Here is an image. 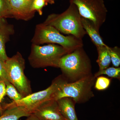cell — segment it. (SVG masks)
I'll list each match as a JSON object with an SVG mask.
<instances>
[{
	"mask_svg": "<svg viewBox=\"0 0 120 120\" xmlns=\"http://www.w3.org/2000/svg\"><path fill=\"white\" fill-rule=\"evenodd\" d=\"M58 68L68 83L76 82L92 74L91 60L83 46L63 56Z\"/></svg>",
	"mask_w": 120,
	"mask_h": 120,
	"instance_id": "cell-1",
	"label": "cell"
},
{
	"mask_svg": "<svg viewBox=\"0 0 120 120\" xmlns=\"http://www.w3.org/2000/svg\"><path fill=\"white\" fill-rule=\"evenodd\" d=\"M81 19L77 7L74 4H70L62 13L48 15L43 23L52 26L60 33L82 39L86 33L83 27Z\"/></svg>",
	"mask_w": 120,
	"mask_h": 120,
	"instance_id": "cell-2",
	"label": "cell"
},
{
	"mask_svg": "<svg viewBox=\"0 0 120 120\" xmlns=\"http://www.w3.org/2000/svg\"><path fill=\"white\" fill-rule=\"evenodd\" d=\"M31 41L32 44L38 45L45 43L56 44L70 53L83 46L82 39L72 35L64 36L53 27L43 23L36 26Z\"/></svg>",
	"mask_w": 120,
	"mask_h": 120,
	"instance_id": "cell-3",
	"label": "cell"
},
{
	"mask_svg": "<svg viewBox=\"0 0 120 120\" xmlns=\"http://www.w3.org/2000/svg\"><path fill=\"white\" fill-rule=\"evenodd\" d=\"M70 53L60 45L49 44L40 46L32 44L28 60L30 65L34 68H58L61 58Z\"/></svg>",
	"mask_w": 120,
	"mask_h": 120,
	"instance_id": "cell-4",
	"label": "cell"
},
{
	"mask_svg": "<svg viewBox=\"0 0 120 120\" xmlns=\"http://www.w3.org/2000/svg\"><path fill=\"white\" fill-rule=\"evenodd\" d=\"M96 79L94 75L88 76L72 82L64 83L55 93L54 99L57 101L64 97L71 98L76 103H85L94 97L92 88Z\"/></svg>",
	"mask_w": 120,
	"mask_h": 120,
	"instance_id": "cell-5",
	"label": "cell"
},
{
	"mask_svg": "<svg viewBox=\"0 0 120 120\" xmlns=\"http://www.w3.org/2000/svg\"><path fill=\"white\" fill-rule=\"evenodd\" d=\"M67 82L63 75H59L53 80L51 85L45 90L32 93L17 101L2 103V110L8 108L22 106L30 113H34L35 110L46 101L54 99V94L58 88L62 84Z\"/></svg>",
	"mask_w": 120,
	"mask_h": 120,
	"instance_id": "cell-6",
	"label": "cell"
},
{
	"mask_svg": "<svg viewBox=\"0 0 120 120\" xmlns=\"http://www.w3.org/2000/svg\"><path fill=\"white\" fill-rule=\"evenodd\" d=\"M9 81L13 84L23 97L32 94L30 82L24 73L26 61L19 52L4 62Z\"/></svg>",
	"mask_w": 120,
	"mask_h": 120,
	"instance_id": "cell-7",
	"label": "cell"
},
{
	"mask_svg": "<svg viewBox=\"0 0 120 120\" xmlns=\"http://www.w3.org/2000/svg\"><path fill=\"white\" fill-rule=\"evenodd\" d=\"M69 2L76 6L81 17L92 22L99 31L108 12L103 0H69Z\"/></svg>",
	"mask_w": 120,
	"mask_h": 120,
	"instance_id": "cell-8",
	"label": "cell"
},
{
	"mask_svg": "<svg viewBox=\"0 0 120 120\" xmlns=\"http://www.w3.org/2000/svg\"><path fill=\"white\" fill-rule=\"evenodd\" d=\"M34 0H11L9 3L13 18L28 21L34 16L35 12L32 10Z\"/></svg>",
	"mask_w": 120,
	"mask_h": 120,
	"instance_id": "cell-9",
	"label": "cell"
},
{
	"mask_svg": "<svg viewBox=\"0 0 120 120\" xmlns=\"http://www.w3.org/2000/svg\"><path fill=\"white\" fill-rule=\"evenodd\" d=\"M33 113L40 120H66L60 113L57 101L53 99L46 101Z\"/></svg>",
	"mask_w": 120,
	"mask_h": 120,
	"instance_id": "cell-10",
	"label": "cell"
},
{
	"mask_svg": "<svg viewBox=\"0 0 120 120\" xmlns=\"http://www.w3.org/2000/svg\"><path fill=\"white\" fill-rule=\"evenodd\" d=\"M56 101L60 113L65 120H78L75 109L76 103L73 99L64 97Z\"/></svg>",
	"mask_w": 120,
	"mask_h": 120,
	"instance_id": "cell-11",
	"label": "cell"
},
{
	"mask_svg": "<svg viewBox=\"0 0 120 120\" xmlns=\"http://www.w3.org/2000/svg\"><path fill=\"white\" fill-rule=\"evenodd\" d=\"M82 22L83 27L86 31L91 41L96 47L107 45L103 41L102 38L93 22L89 20L82 17Z\"/></svg>",
	"mask_w": 120,
	"mask_h": 120,
	"instance_id": "cell-12",
	"label": "cell"
},
{
	"mask_svg": "<svg viewBox=\"0 0 120 120\" xmlns=\"http://www.w3.org/2000/svg\"><path fill=\"white\" fill-rule=\"evenodd\" d=\"M15 32L14 26L11 24L0 28V60L5 62L8 58L5 50V44L9 40L10 36Z\"/></svg>",
	"mask_w": 120,
	"mask_h": 120,
	"instance_id": "cell-13",
	"label": "cell"
},
{
	"mask_svg": "<svg viewBox=\"0 0 120 120\" xmlns=\"http://www.w3.org/2000/svg\"><path fill=\"white\" fill-rule=\"evenodd\" d=\"M0 120H19L21 117L30 116V113L22 106H17L3 110Z\"/></svg>",
	"mask_w": 120,
	"mask_h": 120,
	"instance_id": "cell-14",
	"label": "cell"
},
{
	"mask_svg": "<svg viewBox=\"0 0 120 120\" xmlns=\"http://www.w3.org/2000/svg\"><path fill=\"white\" fill-rule=\"evenodd\" d=\"M108 46L97 47L98 57L97 62L99 67V70H102L109 67L111 62V58L108 50Z\"/></svg>",
	"mask_w": 120,
	"mask_h": 120,
	"instance_id": "cell-15",
	"label": "cell"
},
{
	"mask_svg": "<svg viewBox=\"0 0 120 120\" xmlns=\"http://www.w3.org/2000/svg\"><path fill=\"white\" fill-rule=\"evenodd\" d=\"M106 75L111 78L120 79V68L109 67L102 70H99L94 75L95 77L97 78L101 75Z\"/></svg>",
	"mask_w": 120,
	"mask_h": 120,
	"instance_id": "cell-16",
	"label": "cell"
},
{
	"mask_svg": "<svg viewBox=\"0 0 120 120\" xmlns=\"http://www.w3.org/2000/svg\"><path fill=\"white\" fill-rule=\"evenodd\" d=\"M5 84L6 86V95L12 100V101H17L23 98L13 84L10 82H8Z\"/></svg>",
	"mask_w": 120,
	"mask_h": 120,
	"instance_id": "cell-17",
	"label": "cell"
},
{
	"mask_svg": "<svg viewBox=\"0 0 120 120\" xmlns=\"http://www.w3.org/2000/svg\"><path fill=\"white\" fill-rule=\"evenodd\" d=\"M108 50L111 58V62L114 67L118 68L120 65V49L117 46L110 47Z\"/></svg>",
	"mask_w": 120,
	"mask_h": 120,
	"instance_id": "cell-18",
	"label": "cell"
},
{
	"mask_svg": "<svg viewBox=\"0 0 120 120\" xmlns=\"http://www.w3.org/2000/svg\"><path fill=\"white\" fill-rule=\"evenodd\" d=\"M97 78L94 86L97 90H104L109 87L111 82L110 79L103 76H99Z\"/></svg>",
	"mask_w": 120,
	"mask_h": 120,
	"instance_id": "cell-19",
	"label": "cell"
},
{
	"mask_svg": "<svg viewBox=\"0 0 120 120\" xmlns=\"http://www.w3.org/2000/svg\"><path fill=\"white\" fill-rule=\"evenodd\" d=\"M0 16L5 19L13 18L10 3L7 0H0Z\"/></svg>",
	"mask_w": 120,
	"mask_h": 120,
	"instance_id": "cell-20",
	"label": "cell"
},
{
	"mask_svg": "<svg viewBox=\"0 0 120 120\" xmlns=\"http://www.w3.org/2000/svg\"><path fill=\"white\" fill-rule=\"evenodd\" d=\"M47 4L44 0H34L32 3V10L37 11L40 15H42V9Z\"/></svg>",
	"mask_w": 120,
	"mask_h": 120,
	"instance_id": "cell-21",
	"label": "cell"
},
{
	"mask_svg": "<svg viewBox=\"0 0 120 120\" xmlns=\"http://www.w3.org/2000/svg\"><path fill=\"white\" fill-rule=\"evenodd\" d=\"M4 62L0 60V82H3L6 84L9 82L5 69Z\"/></svg>",
	"mask_w": 120,
	"mask_h": 120,
	"instance_id": "cell-22",
	"label": "cell"
},
{
	"mask_svg": "<svg viewBox=\"0 0 120 120\" xmlns=\"http://www.w3.org/2000/svg\"><path fill=\"white\" fill-rule=\"evenodd\" d=\"M6 95V86L4 82H0V116L3 113L1 104L2 100Z\"/></svg>",
	"mask_w": 120,
	"mask_h": 120,
	"instance_id": "cell-23",
	"label": "cell"
},
{
	"mask_svg": "<svg viewBox=\"0 0 120 120\" xmlns=\"http://www.w3.org/2000/svg\"><path fill=\"white\" fill-rule=\"evenodd\" d=\"M8 24L6 19L0 16V28L7 26Z\"/></svg>",
	"mask_w": 120,
	"mask_h": 120,
	"instance_id": "cell-24",
	"label": "cell"
},
{
	"mask_svg": "<svg viewBox=\"0 0 120 120\" xmlns=\"http://www.w3.org/2000/svg\"><path fill=\"white\" fill-rule=\"evenodd\" d=\"M27 117L26 120H40L35 114L33 113H31Z\"/></svg>",
	"mask_w": 120,
	"mask_h": 120,
	"instance_id": "cell-25",
	"label": "cell"
},
{
	"mask_svg": "<svg viewBox=\"0 0 120 120\" xmlns=\"http://www.w3.org/2000/svg\"><path fill=\"white\" fill-rule=\"evenodd\" d=\"M44 0L45 1L47 4H54L56 0Z\"/></svg>",
	"mask_w": 120,
	"mask_h": 120,
	"instance_id": "cell-26",
	"label": "cell"
},
{
	"mask_svg": "<svg viewBox=\"0 0 120 120\" xmlns=\"http://www.w3.org/2000/svg\"><path fill=\"white\" fill-rule=\"evenodd\" d=\"M7 1H9V2H10V1H11V0H7Z\"/></svg>",
	"mask_w": 120,
	"mask_h": 120,
	"instance_id": "cell-27",
	"label": "cell"
}]
</instances>
